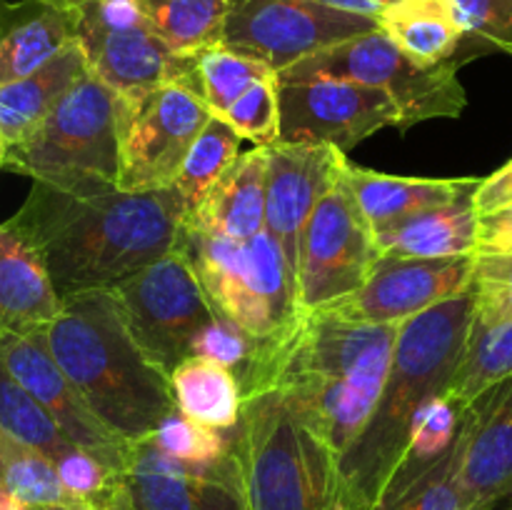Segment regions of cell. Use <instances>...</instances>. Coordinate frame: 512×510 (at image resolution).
Listing matches in <instances>:
<instances>
[{"instance_id":"1","label":"cell","mask_w":512,"mask_h":510,"mask_svg":"<svg viewBox=\"0 0 512 510\" xmlns=\"http://www.w3.org/2000/svg\"><path fill=\"white\" fill-rule=\"evenodd\" d=\"M188 213L175 188L130 193L95 175L33 180L5 223L38 253L60 300L113 290L178 243Z\"/></svg>"},{"instance_id":"2","label":"cell","mask_w":512,"mask_h":510,"mask_svg":"<svg viewBox=\"0 0 512 510\" xmlns=\"http://www.w3.org/2000/svg\"><path fill=\"white\" fill-rule=\"evenodd\" d=\"M400 325L353 323L325 310H298L283 328L253 340L235 370L243 400L278 390L333 463L378 405Z\"/></svg>"},{"instance_id":"3","label":"cell","mask_w":512,"mask_h":510,"mask_svg":"<svg viewBox=\"0 0 512 510\" xmlns=\"http://www.w3.org/2000/svg\"><path fill=\"white\" fill-rule=\"evenodd\" d=\"M473 313L470 288L400 323L378 405L333 463V510H380L408 453L415 415L433 398L448 395L468 348Z\"/></svg>"},{"instance_id":"4","label":"cell","mask_w":512,"mask_h":510,"mask_svg":"<svg viewBox=\"0 0 512 510\" xmlns=\"http://www.w3.org/2000/svg\"><path fill=\"white\" fill-rule=\"evenodd\" d=\"M40 338L80 398L123 443L148 440L175 408L170 375L135 343L113 290L63 300Z\"/></svg>"},{"instance_id":"5","label":"cell","mask_w":512,"mask_h":510,"mask_svg":"<svg viewBox=\"0 0 512 510\" xmlns=\"http://www.w3.org/2000/svg\"><path fill=\"white\" fill-rule=\"evenodd\" d=\"M230 455L248 510H333V455L278 390L243 400Z\"/></svg>"},{"instance_id":"6","label":"cell","mask_w":512,"mask_h":510,"mask_svg":"<svg viewBox=\"0 0 512 510\" xmlns=\"http://www.w3.org/2000/svg\"><path fill=\"white\" fill-rule=\"evenodd\" d=\"M280 83L305 80H355L385 90L400 110V130L433 118H458L465 108V90L458 63L423 68L413 63L383 28L308 55L278 73Z\"/></svg>"},{"instance_id":"7","label":"cell","mask_w":512,"mask_h":510,"mask_svg":"<svg viewBox=\"0 0 512 510\" xmlns=\"http://www.w3.org/2000/svg\"><path fill=\"white\" fill-rule=\"evenodd\" d=\"M118 93L83 75L25 143L8 148L5 165L38 178L95 175L118 180Z\"/></svg>"},{"instance_id":"8","label":"cell","mask_w":512,"mask_h":510,"mask_svg":"<svg viewBox=\"0 0 512 510\" xmlns=\"http://www.w3.org/2000/svg\"><path fill=\"white\" fill-rule=\"evenodd\" d=\"M75 40L90 73L118 95H138L168 83H185L200 93L195 55L170 48L135 0L78 3Z\"/></svg>"},{"instance_id":"9","label":"cell","mask_w":512,"mask_h":510,"mask_svg":"<svg viewBox=\"0 0 512 510\" xmlns=\"http://www.w3.org/2000/svg\"><path fill=\"white\" fill-rule=\"evenodd\" d=\"M198 90L168 83L118 95V185L130 193L173 188L190 145L210 120Z\"/></svg>"},{"instance_id":"10","label":"cell","mask_w":512,"mask_h":510,"mask_svg":"<svg viewBox=\"0 0 512 510\" xmlns=\"http://www.w3.org/2000/svg\"><path fill=\"white\" fill-rule=\"evenodd\" d=\"M113 295L135 343L168 375L190 358L195 335L218 315L178 250L115 285Z\"/></svg>"},{"instance_id":"11","label":"cell","mask_w":512,"mask_h":510,"mask_svg":"<svg viewBox=\"0 0 512 510\" xmlns=\"http://www.w3.org/2000/svg\"><path fill=\"white\" fill-rule=\"evenodd\" d=\"M378 258L373 228L340 168L300 235L298 310H320L363 288Z\"/></svg>"},{"instance_id":"12","label":"cell","mask_w":512,"mask_h":510,"mask_svg":"<svg viewBox=\"0 0 512 510\" xmlns=\"http://www.w3.org/2000/svg\"><path fill=\"white\" fill-rule=\"evenodd\" d=\"M378 28V18L343 13L318 0H230L223 45L283 73L308 55Z\"/></svg>"},{"instance_id":"13","label":"cell","mask_w":512,"mask_h":510,"mask_svg":"<svg viewBox=\"0 0 512 510\" xmlns=\"http://www.w3.org/2000/svg\"><path fill=\"white\" fill-rule=\"evenodd\" d=\"M388 125L400 130V110L373 85L333 78L280 83V143H323L345 153Z\"/></svg>"},{"instance_id":"14","label":"cell","mask_w":512,"mask_h":510,"mask_svg":"<svg viewBox=\"0 0 512 510\" xmlns=\"http://www.w3.org/2000/svg\"><path fill=\"white\" fill-rule=\"evenodd\" d=\"M475 255L458 258H395L380 255L368 283L325 305V313L353 323H405L443 300L473 288Z\"/></svg>"},{"instance_id":"15","label":"cell","mask_w":512,"mask_h":510,"mask_svg":"<svg viewBox=\"0 0 512 510\" xmlns=\"http://www.w3.org/2000/svg\"><path fill=\"white\" fill-rule=\"evenodd\" d=\"M0 360L8 368V373L43 405L45 413L55 420L60 433L70 443L90 450L108 465L128 473L130 448L133 445L123 443L118 435H113L100 423L98 415L80 398V393L70 383L68 375L63 373V368L55 363L40 333L5 335L0 340Z\"/></svg>"},{"instance_id":"16","label":"cell","mask_w":512,"mask_h":510,"mask_svg":"<svg viewBox=\"0 0 512 510\" xmlns=\"http://www.w3.org/2000/svg\"><path fill=\"white\" fill-rule=\"evenodd\" d=\"M460 443L463 510H512V375L465 405Z\"/></svg>"},{"instance_id":"17","label":"cell","mask_w":512,"mask_h":510,"mask_svg":"<svg viewBox=\"0 0 512 510\" xmlns=\"http://www.w3.org/2000/svg\"><path fill=\"white\" fill-rule=\"evenodd\" d=\"M345 153L323 143L268 145V188H265V230L273 235L298 268L300 235L325 190L338 178Z\"/></svg>"},{"instance_id":"18","label":"cell","mask_w":512,"mask_h":510,"mask_svg":"<svg viewBox=\"0 0 512 510\" xmlns=\"http://www.w3.org/2000/svg\"><path fill=\"white\" fill-rule=\"evenodd\" d=\"M128 483L138 510H248L230 453L218 463L195 465L140 440L130 448Z\"/></svg>"},{"instance_id":"19","label":"cell","mask_w":512,"mask_h":510,"mask_svg":"<svg viewBox=\"0 0 512 510\" xmlns=\"http://www.w3.org/2000/svg\"><path fill=\"white\" fill-rule=\"evenodd\" d=\"M265 188H268V148L255 145L240 153L228 173L205 193L183 223L220 238L245 243L265 228Z\"/></svg>"},{"instance_id":"20","label":"cell","mask_w":512,"mask_h":510,"mask_svg":"<svg viewBox=\"0 0 512 510\" xmlns=\"http://www.w3.org/2000/svg\"><path fill=\"white\" fill-rule=\"evenodd\" d=\"M63 310L58 290L33 248L0 223V340L48 328Z\"/></svg>"},{"instance_id":"21","label":"cell","mask_w":512,"mask_h":510,"mask_svg":"<svg viewBox=\"0 0 512 510\" xmlns=\"http://www.w3.org/2000/svg\"><path fill=\"white\" fill-rule=\"evenodd\" d=\"M75 40V8L0 0V85L25 78Z\"/></svg>"},{"instance_id":"22","label":"cell","mask_w":512,"mask_h":510,"mask_svg":"<svg viewBox=\"0 0 512 510\" xmlns=\"http://www.w3.org/2000/svg\"><path fill=\"white\" fill-rule=\"evenodd\" d=\"M343 175L370 228L380 230L423 210L458 203L478 188V178H403L360 168L345 160Z\"/></svg>"},{"instance_id":"23","label":"cell","mask_w":512,"mask_h":510,"mask_svg":"<svg viewBox=\"0 0 512 510\" xmlns=\"http://www.w3.org/2000/svg\"><path fill=\"white\" fill-rule=\"evenodd\" d=\"M88 73L83 48L78 40H73L30 75L0 85V135L5 145L15 148L25 143L45 123L65 93Z\"/></svg>"},{"instance_id":"24","label":"cell","mask_w":512,"mask_h":510,"mask_svg":"<svg viewBox=\"0 0 512 510\" xmlns=\"http://www.w3.org/2000/svg\"><path fill=\"white\" fill-rule=\"evenodd\" d=\"M380 255L395 258H458L475 255L480 245V218L473 193L458 203L423 210L375 230Z\"/></svg>"},{"instance_id":"25","label":"cell","mask_w":512,"mask_h":510,"mask_svg":"<svg viewBox=\"0 0 512 510\" xmlns=\"http://www.w3.org/2000/svg\"><path fill=\"white\" fill-rule=\"evenodd\" d=\"M380 28L423 68L458 63L455 55L463 45V30L453 0H400L383 10Z\"/></svg>"},{"instance_id":"26","label":"cell","mask_w":512,"mask_h":510,"mask_svg":"<svg viewBox=\"0 0 512 510\" xmlns=\"http://www.w3.org/2000/svg\"><path fill=\"white\" fill-rule=\"evenodd\" d=\"M175 408L215 430H233L243 410V393L230 368L188 358L170 373Z\"/></svg>"},{"instance_id":"27","label":"cell","mask_w":512,"mask_h":510,"mask_svg":"<svg viewBox=\"0 0 512 510\" xmlns=\"http://www.w3.org/2000/svg\"><path fill=\"white\" fill-rule=\"evenodd\" d=\"M463 413L465 405L460 403V400L450 398V395H438V398H433L430 403L423 405V410L415 415L408 453H405L403 465L398 468L388 493H385L380 510H385L390 503H395L405 490L413 488V485L418 483L420 475H423L425 470L433 468V465L453 448L455 438H458L460 433V423H463Z\"/></svg>"},{"instance_id":"28","label":"cell","mask_w":512,"mask_h":510,"mask_svg":"<svg viewBox=\"0 0 512 510\" xmlns=\"http://www.w3.org/2000/svg\"><path fill=\"white\" fill-rule=\"evenodd\" d=\"M160 38L180 55L223 43L230 0H135Z\"/></svg>"},{"instance_id":"29","label":"cell","mask_w":512,"mask_h":510,"mask_svg":"<svg viewBox=\"0 0 512 510\" xmlns=\"http://www.w3.org/2000/svg\"><path fill=\"white\" fill-rule=\"evenodd\" d=\"M240 140L243 135L223 115H210L205 128L190 145L173 183L185 208H195L205 198V193L228 173L230 165L240 158Z\"/></svg>"},{"instance_id":"30","label":"cell","mask_w":512,"mask_h":510,"mask_svg":"<svg viewBox=\"0 0 512 510\" xmlns=\"http://www.w3.org/2000/svg\"><path fill=\"white\" fill-rule=\"evenodd\" d=\"M0 493L13 495L35 508L78 505L60 483L53 460L20 443L3 428H0Z\"/></svg>"},{"instance_id":"31","label":"cell","mask_w":512,"mask_h":510,"mask_svg":"<svg viewBox=\"0 0 512 510\" xmlns=\"http://www.w3.org/2000/svg\"><path fill=\"white\" fill-rule=\"evenodd\" d=\"M512 375V320L495 328H470L463 363L450 383L448 395L463 405L473 403L490 385Z\"/></svg>"},{"instance_id":"32","label":"cell","mask_w":512,"mask_h":510,"mask_svg":"<svg viewBox=\"0 0 512 510\" xmlns=\"http://www.w3.org/2000/svg\"><path fill=\"white\" fill-rule=\"evenodd\" d=\"M195 65H198L200 98L213 115H223L250 85L275 75L268 63L238 53L223 43L200 50L195 55Z\"/></svg>"},{"instance_id":"33","label":"cell","mask_w":512,"mask_h":510,"mask_svg":"<svg viewBox=\"0 0 512 510\" xmlns=\"http://www.w3.org/2000/svg\"><path fill=\"white\" fill-rule=\"evenodd\" d=\"M0 428L50 460L73 448L55 420L45 413L43 405L8 373L3 360H0Z\"/></svg>"},{"instance_id":"34","label":"cell","mask_w":512,"mask_h":510,"mask_svg":"<svg viewBox=\"0 0 512 510\" xmlns=\"http://www.w3.org/2000/svg\"><path fill=\"white\" fill-rule=\"evenodd\" d=\"M148 440L160 453L195 465L218 463L230 453V430L225 433V430L208 428V425L180 413L178 408L165 415L163 423L155 428Z\"/></svg>"},{"instance_id":"35","label":"cell","mask_w":512,"mask_h":510,"mask_svg":"<svg viewBox=\"0 0 512 510\" xmlns=\"http://www.w3.org/2000/svg\"><path fill=\"white\" fill-rule=\"evenodd\" d=\"M475 328H495L512 320V250L475 253Z\"/></svg>"},{"instance_id":"36","label":"cell","mask_w":512,"mask_h":510,"mask_svg":"<svg viewBox=\"0 0 512 510\" xmlns=\"http://www.w3.org/2000/svg\"><path fill=\"white\" fill-rule=\"evenodd\" d=\"M223 118L238 130L243 138L255 145L280 143V78L278 73L250 85L233 105L223 113Z\"/></svg>"},{"instance_id":"37","label":"cell","mask_w":512,"mask_h":510,"mask_svg":"<svg viewBox=\"0 0 512 510\" xmlns=\"http://www.w3.org/2000/svg\"><path fill=\"white\" fill-rule=\"evenodd\" d=\"M460 433L453 448L438 460L430 470H425L418 483L405 490L395 503L385 510H463L458 490V465H460Z\"/></svg>"},{"instance_id":"38","label":"cell","mask_w":512,"mask_h":510,"mask_svg":"<svg viewBox=\"0 0 512 510\" xmlns=\"http://www.w3.org/2000/svg\"><path fill=\"white\" fill-rule=\"evenodd\" d=\"M463 43L512 55V0H453Z\"/></svg>"},{"instance_id":"39","label":"cell","mask_w":512,"mask_h":510,"mask_svg":"<svg viewBox=\"0 0 512 510\" xmlns=\"http://www.w3.org/2000/svg\"><path fill=\"white\" fill-rule=\"evenodd\" d=\"M253 335L245 333L240 325L233 320L215 315L198 335H195L193 345H190V358H203L210 363H218L223 368L235 370L248 360L250 350H253Z\"/></svg>"},{"instance_id":"40","label":"cell","mask_w":512,"mask_h":510,"mask_svg":"<svg viewBox=\"0 0 512 510\" xmlns=\"http://www.w3.org/2000/svg\"><path fill=\"white\" fill-rule=\"evenodd\" d=\"M473 205L478 218H490V215L512 210V160L495 170L493 175L480 180L478 188L473 190Z\"/></svg>"},{"instance_id":"41","label":"cell","mask_w":512,"mask_h":510,"mask_svg":"<svg viewBox=\"0 0 512 510\" xmlns=\"http://www.w3.org/2000/svg\"><path fill=\"white\" fill-rule=\"evenodd\" d=\"M478 250H512V210L480 218Z\"/></svg>"},{"instance_id":"42","label":"cell","mask_w":512,"mask_h":510,"mask_svg":"<svg viewBox=\"0 0 512 510\" xmlns=\"http://www.w3.org/2000/svg\"><path fill=\"white\" fill-rule=\"evenodd\" d=\"M318 3L328 5V8H335V10H343V13L368 15V18H378V20L385 10V5H380L378 0H318Z\"/></svg>"},{"instance_id":"43","label":"cell","mask_w":512,"mask_h":510,"mask_svg":"<svg viewBox=\"0 0 512 510\" xmlns=\"http://www.w3.org/2000/svg\"><path fill=\"white\" fill-rule=\"evenodd\" d=\"M0 510H38V508H35V505L23 503V500L13 498V495L0 493Z\"/></svg>"},{"instance_id":"44","label":"cell","mask_w":512,"mask_h":510,"mask_svg":"<svg viewBox=\"0 0 512 510\" xmlns=\"http://www.w3.org/2000/svg\"><path fill=\"white\" fill-rule=\"evenodd\" d=\"M38 510H93V508H85V505H45V508Z\"/></svg>"},{"instance_id":"45","label":"cell","mask_w":512,"mask_h":510,"mask_svg":"<svg viewBox=\"0 0 512 510\" xmlns=\"http://www.w3.org/2000/svg\"><path fill=\"white\" fill-rule=\"evenodd\" d=\"M48 3L63 5V8H75V5H78V3H83V0H48Z\"/></svg>"},{"instance_id":"46","label":"cell","mask_w":512,"mask_h":510,"mask_svg":"<svg viewBox=\"0 0 512 510\" xmlns=\"http://www.w3.org/2000/svg\"><path fill=\"white\" fill-rule=\"evenodd\" d=\"M5 153H8V145H5L3 135H0V168H3V165H5Z\"/></svg>"},{"instance_id":"47","label":"cell","mask_w":512,"mask_h":510,"mask_svg":"<svg viewBox=\"0 0 512 510\" xmlns=\"http://www.w3.org/2000/svg\"><path fill=\"white\" fill-rule=\"evenodd\" d=\"M380 5H385V8H388V5H393V3H400V0H378Z\"/></svg>"}]
</instances>
